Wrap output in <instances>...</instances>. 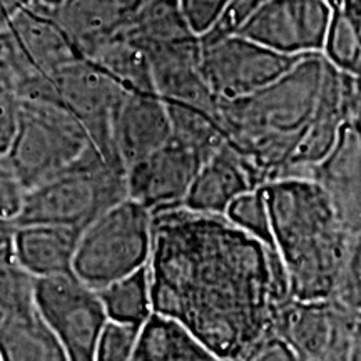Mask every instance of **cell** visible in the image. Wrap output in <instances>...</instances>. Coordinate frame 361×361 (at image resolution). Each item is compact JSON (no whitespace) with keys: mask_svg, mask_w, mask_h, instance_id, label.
Listing matches in <instances>:
<instances>
[{"mask_svg":"<svg viewBox=\"0 0 361 361\" xmlns=\"http://www.w3.org/2000/svg\"><path fill=\"white\" fill-rule=\"evenodd\" d=\"M152 311L186 326L223 361H245L290 300L273 246L224 216L169 207L152 213Z\"/></svg>","mask_w":361,"mask_h":361,"instance_id":"6da1fadb","label":"cell"},{"mask_svg":"<svg viewBox=\"0 0 361 361\" xmlns=\"http://www.w3.org/2000/svg\"><path fill=\"white\" fill-rule=\"evenodd\" d=\"M273 247L296 301L333 300L360 308V234L343 223L335 202L313 178L264 183Z\"/></svg>","mask_w":361,"mask_h":361,"instance_id":"7a4b0ae2","label":"cell"},{"mask_svg":"<svg viewBox=\"0 0 361 361\" xmlns=\"http://www.w3.org/2000/svg\"><path fill=\"white\" fill-rule=\"evenodd\" d=\"M326 59L308 54L281 78L250 96L219 102L226 141L245 154L264 183L281 179L308 133L322 92Z\"/></svg>","mask_w":361,"mask_h":361,"instance_id":"3957f363","label":"cell"},{"mask_svg":"<svg viewBox=\"0 0 361 361\" xmlns=\"http://www.w3.org/2000/svg\"><path fill=\"white\" fill-rule=\"evenodd\" d=\"M126 197V173L92 147L71 169L25 191L13 223L66 226L82 231Z\"/></svg>","mask_w":361,"mask_h":361,"instance_id":"277c9868","label":"cell"},{"mask_svg":"<svg viewBox=\"0 0 361 361\" xmlns=\"http://www.w3.org/2000/svg\"><path fill=\"white\" fill-rule=\"evenodd\" d=\"M152 211L126 197L80 233L72 273L92 290H101L149 263Z\"/></svg>","mask_w":361,"mask_h":361,"instance_id":"5b68a950","label":"cell"},{"mask_svg":"<svg viewBox=\"0 0 361 361\" xmlns=\"http://www.w3.org/2000/svg\"><path fill=\"white\" fill-rule=\"evenodd\" d=\"M92 147L82 126L59 99L19 101L7 157L25 191L71 169Z\"/></svg>","mask_w":361,"mask_h":361,"instance_id":"8992f818","label":"cell"},{"mask_svg":"<svg viewBox=\"0 0 361 361\" xmlns=\"http://www.w3.org/2000/svg\"><path fill=\"white\" fill-rule=\"evenodd\" d=\"M200 69L218 101H234L281 78L303 56H286L239 34L200 39Z\"/></svg>","mask_w":361,"mask_h":361,"instance_id":"52a82bcc","label":"cell"},{"mask_svg":"<svg viewBox=\"0 0 361 361\" xmlns=\"http://www.w3.org/2000/svg\"><path fill=\"white\" fill-rule=\"evenodd\" d=\"M35 308L64 346L69 361H94L107 314L96 290L72 271L37 278Z\"/></svg>","mask_w":361,"mask_h":361,"instance_id":"ba28073f","label":"cell"},{"mask_svg":"<svg viewBox=\"0 0 361 361\" xmlns=\"http://www.w3.org/2000/svg\"><path fill=\"white\" fill-rule=\"evenodd\" d=\"M52 80L62 106L82 126L90 144L111 166L124 171L112 144V119L128 89L84 57L62 67Z\"/></svg>","mask_w":361,"mask_h":361,"instance_id":"9c48e42d","label":"cell"},{"mask_svg":"<svg viewBox=\"0 0 361 361\" xmlns=\"http://www.w3.org/2000/svg\"><path fill=\"white\" fill-rule=\"evenodd\" d=\"M331 13L324 0H266L236 34L286 56L322 54Z\"/></svg>","mask_w":361,"mask_h":361,"instance_id":"30bf717a","label":"cell"},{"mask_svg":"<svg viewBox=\"0 0 361 361\" xmlns=\"http://www.w3.org/2000/svg\"><path fill=\"white\" fill-rule=\"evenodd\" d=\"M207 154L171 137L152 154L126 171L128 197L147 209H169L183 204Z\"/></svg>","mask_w":361,"mask_h":361,"instance_id":"8fae6325","label":"cell"},{"mask_svg":"<svg viewBox=\"0 0 361 361\" xmlns=\"http://www.w3.org/2000/svg\"><path fill=\"white\" fill-rule=\"evenodd\" d=\"M146 52L157 96L196 107L219 119V101L207 87L200 69V37L156 45L146 49Z\"/></svg>","mask_w":361,"mask_h":361,"instance_id":"7c38bea8","label":"cell"},{"mask_svg":"<svg viewBox=\"0 0 361 361\" xmlns=\"http://www.w3.org/2000/svg\"><path fill=\"white\" fill-rule=\"evenodd\" d=\"M263 184L256 166L224 141L197 171L180 206L192 213L224 216L238 196Z\"/></svg>","mask_w":361,"mask_h":361,"instance_id":"4fadbf2b","label":"cell"},{"mask_svg":"<svg viewBox=\"0 0 361 361\" xmlns=\"http://www.w3.org/2000/svg\"><path fill=\"white\" fill-rule=\"evenodd\" d=\"M171 135L164 99L156 92L126 90L112 119V144L124 171L159 149Z\"/></svg>","mask_w":361,"mask_h":361,"instance_id":"5bb4252c","label":"cell"},{"mask_svg":"<svg viewBox=\"0 0 361 361\" xmlns=\"http://www.w3.org/2000/svg\"><path fill=\"white\" fill-rule=\"evenodd\" d=\"M360 123L346 121L335 146L311 174L326 189L346 228L356 234H360Z\"/></svg>","mask_w":361,"mask_h":361,"instance_id":"9a60e30c","label":"cell"},{"mask_svg":"<svg viewBox=\"0 0 361 361\" xmlns=\"http://www.w3.org/2000/svg\"><path fill=\"white\" fill-rule=\"evenodd\" d=\"M49 12L84 59L92 57L130 19V11L119 0H62Z\"/></svg>","mask_w":361,"mask_h":361,"instance_id":"2e32d148","label":"cell"},{"mask_svg":"<svg viewBox=\"0 0 361 361\" xmlns=\"http://www.w3.org/2000/svg\"><path fill=\"white\" fill-rule=\"evenodd\" d=\"M8 30L34 67L54 78L62 67L79 57L47 7L37 2L17 8L8 19Z\"/></svg>","mask_w":361,"mask_h":361,"instance_id":"e0dca14e","label":"cell"},{"mask_svg":"<svg viewBox=\"0 0 361 361\" xmlns=\"http://www.w3.org/2000/svg\"><path fill=\"white\" fill-rule=\"evenodd\" d=\"M79 229L54 224H24L13 231L11 246L20 264L35 278L72 271Z\"/></svg>","mask_w":361,"mask_h":361,"instance_id":"ac0fdd59","label":"cell"},{"mask_svg":"<svg viewBox=\"0 0 361 361\" xmlns=\"http://www.w3.org/2000/svg\"><path fill=\"white\" fill-rule=\"evenodd\" d=\"M130 361H223L186 326L152 311L139 328Z\"/></svg>","mask_w":361,"mask_h":361,"instance_id":"d6986e66","label":"cell"},{"mask_svg":"<svg viewBox=\"0 0 361 361\" xmlns=\"http://www.w3.org/2000/svg\"><path fill=\"white\" fill-rule=\"evenodd\" d=\"M0 356L2 361H69L64 346L37 308L4 314Z\"/></svg>","mask_w":361,"mask_h":361,"instance_id":"ffe728a7","label":"cell"},{"mask_svg":"<svg viewBox=\"0 0 361 361\" xmlns=\"http://www.w3.org/2000/svg\"><path fill=\"white\" fill-rule=\"evenodd\" d=\"M89 61L106 71L124 89L154 92L147 52L130 30L129 22L119 32L107 39Z\"/></svg>","mask_w":361,"mask_h":361,"instance_id":"44dd1931","label":"cell"},{"mask_svg":"<svg viewBox=\"0 0 361 361\" xmlns=\"http://www.w3.org/2000/svg\"><path fill=\"white\" fill-rule=\"evenodd\" d=\"M147 264L97 290L107 319L117 323L142 324L149 318L152 313V293Z\"/></svg>","mask_w":361,"mask_h":361,"instance_id":"7402d4cb","label":"cell"},{"mask_svg":"<svg viewBox=\"0 0 361 361\" xmlns=\"http://www.w3.org/2000/svg\"><path fill=\"white\" fill-rule=\"evenodd\" d=\"M129 27L144 49L197 37L189 29L178 0H144L130 13Z\"/></svg>","mask_w":361,"mask_h":361,"instance_id":"603a6c76","label":"cell"},{"mask_svg":"<svg viewBox=\"0 0 361 361\" xmlns=\"http://www.w3.org/2000/svg\"><path fill=\"white\" fill-rule=\"evenodd\" d=\"M171 121V137L200 149L211 156L226 141V133L219 119L186 104L164 101Z\"/></svg>","mask_w":361,"mask_h":361,"instance_id":"cb8c5ba5","label":"cell"},{"mask_svg":"<svg viewBox=\"0 0 361 361\" xmlns=\"http://www.w3.org/2000/svg\"><path fill=\"white\" fill-rule=\"evenodd\" d=\"M35 283L37 278L20 264L12 246L0 247V311L11 314L35 308Z\"/></svg>","mask_w":361,"mask_h":361,"instance_id":"d4e9b609","label":"cell"},{"mask_svg":"<svg viewBox=\"0 0 361 361\" xmlns=\"http://www.w3.org/2000/svg\"><path fill=\"white\" fill-rule=\"evenodd\" d=\"M322 56L328 64L346 74L358 75L361 72V30L351 24L338 8H333Z\"/></svg>","mask_w":361,"mask_h":361,"instance_id":"484cf974","label":"cell"},{"mask_svg":"<svg viewBox=\"0 0 361 361\" xmlns=\"http://www.w3.org/2000/svg\"><path fill=\"white\" fill-rule=\"evenodd\" d=\"M224 218L241 229V231L250 234V236L259 239L264 245L273 246L269 211L261 186L238 196L228 206Z\"/></svg>","mask_w":361,"mask_h":361,"instance_id":"4316f807","label":"cell"},{"mask_svg":"<svg viewBox=\"0 0 361 361\" xmlns=\"http://www.w3.org/2000/svg\"><path fill=\"white\" fill-rule=\"evenodd\" d=\"M141 324L117 323L107 319L99 336L94 361H130Z\"/></svg>","mask_w":361,"mask_h":361,"instance_id":"83f0119b","label":"cell"},{"mask_svg":"<svg viewBox=\"0 0 361 361\" xmlns=\"http://www.w3.org/2000/svg\"><path fill=\"white\" fill-rule=\"evenodd\" d=\"M189 29L197 37L213 29L231 0H178Z\"/></svg>","mask_w":361,"mask_h":361,"instance_id":"f1b7e54d","label":"cell"},{"mask_svg":"<svg viewBox=\"0 0 361 361\" xmlns=\"http://www.w3.org/2000/svg\"><path fill=\"white\" fill-rule=\"evenodd\" d=\"M24 196L25 189L22 186L19 176L8 161L7 154H0V216L16 219Z\"/></svg>","mask_w":361,"mask_h":361,"instance_id":"f546056e","label":"cell"},{"mask_svg":"<svg viewBox=\"0 0 361 361\" xmlns=\"http://www.w3.org/2000/svg\"><path fill=\"white\" fill-rule=\"evenodd\" d=\"M17 121H19V101L7 89L0 87V154H7L11 149L17 130Z\"/></svg>","mask_w":361,"mask_h":361,"instance_id":"4dcf8cb0","label":"cell"},{"mask_svg":"<svg viewBox=\"0 0 361 361\" xmlns=\"http://www.w3.org/2000/svg\"><path fill=\"white\" fill-rule=\"evenodd\" d=\"M245 361H305L276 333H271Z\"/></svg>","mask_w":361,"mask_h":361,"instance_id":"1f68e13d","label":"cell"},{"mask_svg":"<svg viewBox=\"0 0 361 361\" xmlns=\"http://www.w3.org/2000/svg\"><path fill=\"white\" fill-rule=\"evenodd\" d=\"M335 8H338L356 29L361 30V0H340Z\"/></svg>","mask_w":361,"mask_h":361,"instance_id":"d6a6232c","label":"cell"},{"mask_svg":"<svg viewBox=\"0 0 361 361\" xmlns=\"http://www.w3.org/2000/svg\"><path fill=\"white\" fill-rule=\"evenodd\" d=\"M16 228L17 224L13 223V219L2 218V216H0V247L11 245Z\"/></svg>","mask_w":361,"mask_h":361,"instance_id":"836d02e7","label":"cell"},{"mask_svg":"<svg viewBox=\"0 0 361 361\" xmlns=\"http://www.w3.org/2000/svg\"><path fill=\"white\" fill-rule=\"evenodd\" d=\"M11 16H12L11 8H8L6 4H4L2 0H0V30H2L4 27H7Z\"/></svg>","mask_w":361,"mask_h":361,"instance_id":"e575fe53","label":"cell"},{"mask_svg":"<svg viewBox=\"0 0 361 361\" xmlns=\"http://www.w3.org/2000/svg\"><path fill=\"white\" fill-rule=\"evenodd\" d=\"M4 4H6V6L11 8L12 11V13L17 11V8H20V7H25V6H29L30 2H32V0H2Z\"/></svg>","mask_w":361,"mask_h":361,"instance_id":"d590c367","label":"cell"},{"mask_svg":"<svg viewBox=\"0 0 361 361\" xmlns=\"http://www.w3.org/2000/svg\"><path fill=\"white\" fill-rule=\"evenodd\" d=\"M34 2H37V4H40V6H44V7H47V8H52V7L59 6V4H61L62 0H34Z\"/></svg>","mask_w":361,"mask_h":361,"instance_id":"8d00e7d4","label":"cell"},{"mask_svg":"<svg viewBox=\"0 0 361 361\" xmlns=\"http://www.w3.org/2000/svg\"><path fill=\"white\" fill-rule=\"evenodd\" d=\"M324 2H328L329 6H331L333 8H335V7L338 6V4H340V0H324Z\"/></svg>","mask_w":361,"mask_h":361,"instance_id":"74e56055","label":"cell"},{"mask_svg":"<svg viewBox=\"0 0 361 361\" xmlns=\"http://www.w3.org/2000/svg\"><path fill=\"white\" fill-rule=\"evenodd\" d=\"M2 318H4V313H2V311H0V322H2Z\"/></svg>","mask_w":361,"mask_h":361,"instance_id":"f35d334b","label":"cell"},{"mask_svg":"<svg viewBox=\"0 0 361 361\" xmlns=\"http://www.w3.org/2000/svg\"><path fill=\"white\" fill-rule=\"evenodd\" d=\"M0 361H2V356H0Z\"/></svg>","mask_w":361,"mask_h":361,"instance_id":"ab89813d","label":"cell"}]
</instances>
